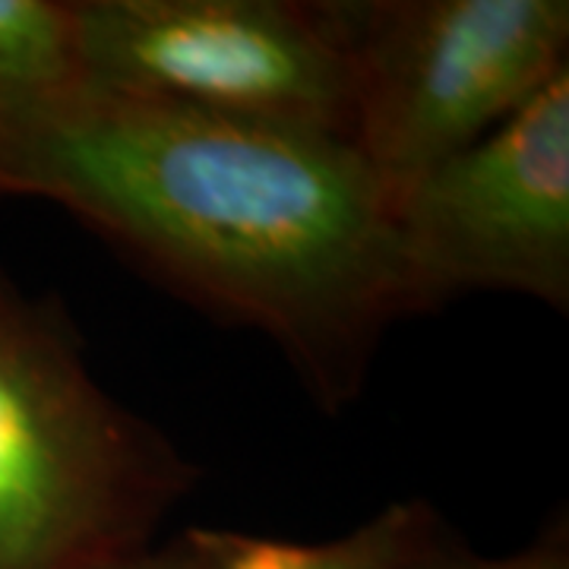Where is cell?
Segmentation results:
<instances>
[{"label":"cell","instance_id":"obj_1","mask_svg":"<svg viewBox=\"0 0 569 569\" xmlns=\"http://www.w3.org/2000/svg\"><path fill=\"white\" fill-rule=\"evenodd\" d=\"M0 197L61 206L149 282L257 329L326 411L408 317L387 187L332 137L82 80L0 118Z\"/></svg>","mask_w":569,"mask_h":569},{"label":"cell","instance_id":"obj_2","mask_svg":"<svg viewBox=\"0 0 569 569\" xmlns=\"http://www.w3.org/2000/svg\"><path fill=\"white\" fill-rule=\"evenodd\" d=\"M200 466L86 365L58 298L0 272V569H108L156 545Z\"/></svg>","mask_w":569,"mask_h":569},{"label":"cell","instance_id":"obj_3","mask_svg":"<svg viewBox=\"0 0 569 569\" xmlns=\"http://www.w3.org/2000/svg\"><path fill=\"white\" fill-rule=\"evenodd\" d=\"M351 149L399 193L563 77L567 0H332Z\"/></svg>","mask_w":569,"mask_h":569},{"label":"cell","instance_id":"obj_4","mask_svg":"<svg viewBox=\"0 0 569 569\" xmlns=\"http://www.w3.org/2000/svg\"><path fill=\"white\" fill-rule=\"evenodd\" d=\"M86 80L351 146L332 0H77Z\"/></svg>","mask_w":569,"mask_h":569},{"label":"cell","instance_id":"obj_5","mask_svg":"<svg viewBox=\"0 0 569 569\" xmlns=\"http://www.w3.org/2000/svg\"><path fill=\"white\" fill-rule=\"evenodd\" d=\"M406 313L471 291L569 307V70L389 197Z\"/></svg>","mask_w":569,"mask_h":569},{"label":"cell","instance_id":"obj_6","mask_svg":"<svg viewBox=\"0 0 569 569\" xmlns=\"http://www.w3.org/2000/svg\"><path fill=\"white\" fill-rule=\"evenodd\" d=\"M82 80L77 0H0V118Z\"/></svg>","mask_w":569,"mask_h":569},{"label":"cell","instance_id":"obj_7","mask_svg":"<svg viewBox=\"0 0 569 569\" xmlns=\"http://www.w3.org/2000/svg\"><path fill=\"white\" fill-rule=\"evenodd\" d=\"M415 500H396L348 535L305 545L244 531L212 529L219 569H387L406 535Z\"/></svg>","mask_w":569,"mask_h":569},{"label":"cell","instance_id":"obj_8","mask_svg":"<svg viewBox=\"0 0 569 569\" xmlns=\"http://www.w3.org/2000/svg\"><path fill=\"white\" fill-rule=\"evenodd\" d=\"M387 569H569V522L567 516H553L522 548L481 553L430 503L415 500Z\"/></svg>","mask_w":569,"mask_h":569},{"label":"cell","instance_id":"obj_9","mask_svg":"<svg viewBox=\"0 0 569 569\" xmlns=\"http://www.w3.org/2000/svg\"><path fill=\"white\" fill-rule=\"evenodd\" d=\"M108 569H219L212 529H187L171 541H156L152 548L127 557Z\"/></svg>","mask_w":569,"mask_h":569}]
</instances>
